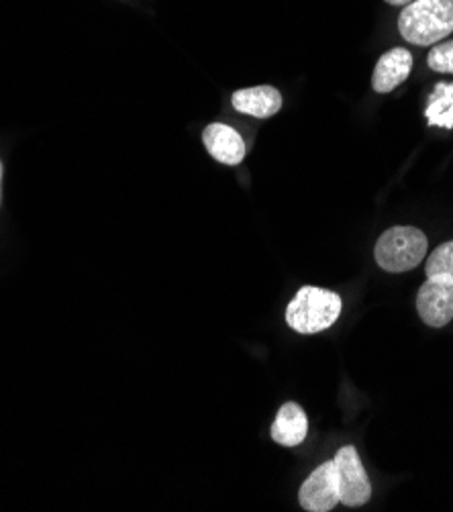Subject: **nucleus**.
<instances>
[{
    "instance_id": "nucleus-1",
    "label": "nucleus",
    "mask_w": 453,
    "mask_h": 512,
    "mask_svg": "<svg viewBox=\"0 0 453 512\" xmlns=\"http://www.w3.org/2000/svg\"><path fill=\"white\" fill-rule=\"evenodd\" d=\"M398 31L413 45H435L453 31V0H413L398 17Z\"/></svg>"
},
{
    "instance_id": "nucleus-14",
    "label": "nucleus",
    "mask_w": 453,
    "mask_h": 512,
    "mask_svg": "<svg viewBox=\"0 0 453 512\" xmlns=\"http://www.w3.org/2000/svg\"><path fill=\"white\" fill-rule=\"evenodd\" d=\"M386 3L392 7H407L409 3H413V0H386Z\"/></svg>"
},
{
    "instance_id": "nucleus-3",
    "label": "nucleus",
    "mask_w": 453,
    "mask_h": 512,
    "mask_svg": "<svg viewBox=\"0 0 453 512\" xmlns=\"http://www.w3.org/2000/svg\"><path fill=\"white\" fill-rule=\"evenodd\" d=\"M427 253V237L415 227H392L376 243V264L390 272L402 274L415 270Z\"/></svg>"
},
{
    "instance_id": "nucleus-13",
    "label": "nucleus",
    "mask_w": 453,
    "mask_h": 512,
    "mask_svg": "<svg viewBox=\"0 0 453 512\" xmlns=\"http://www.w3.org/2000/svg\"><path fill=\"white\" fill-rule=\"evenodd\" d=\"M427 64L433 72L439 74H453V41L435 43L429 51Z\"/></svg>"
},
{
    "instance_id": "nucleus-2",
    "label": "nucleus",
    "mask_w": 453,
    "mask_h": 512,
    "mask_svg": "<svg viewBox=\"0 0 453 512\" xmlns=\"http://www.w3.org/2000/svg\"><path fill=\"white\" fill-rule=\"evenodd\" d=\"M341 309L343 300L339 294L317 286H305L288 304L286 323L302 335L321 333L339 319Z\"/></svg>"
},
{
    "instance_id": "nucleus-8",
    "label": "nucleus",
    "mask_w": 453,
    "mask_h": 512,
    "mask_svg": "<svg viewBox=\"0 0 453 512\" xmlns=\"http://www.w3.org/2000/svg\"><path fill=\"white\" fill-rule=\"evenodd\" d=\"M203 141L211 156L225 166H239L245 158L243 137L229 125L213 123L205 129Z\"/></svg>"
},
{
    "instance_id": "nucleus-7",
    "label": "nucleus",
    "mask_w": 453,
    "mask_h": 512,
    "mask_svg": "<svg viewBox=\"0 0 453 512\" xmlns=\"http://www.w3.org/2000/svg\"><path fill=\"white\" fill-rule=\"evenodd\" d=\"M413 70V56L405 47H394L378 60L372 76V86L376 92L386 94L398 88L409 78Z\"/></svg>"
},
{
    "instance_id": "nucleus-12",
    "label": "nucleus",
    "mask_w": 453,
    "mask_h": 512,
    "mask_svg": "<svg viewBox=\"0 0 453 512\" xmlns=\"http://www.w3.org/2000/svg\"><path fill=\"white\" fill-rule=\"evenodd\" d=\"M427 278H445L453 280V241L439 245L427 260L425 266Z\"/></svg>"
},
{
    "instance_id": "nucleus-6",
    "label": "nucleus",
    "mask_w": 453,
    "mask_h": 512,
    "mask_svg": "<svg viewBox=\"0 0 453 512\" xmlns=\"http://www.w3.org/2000/svg\"><path fill=\"white\" fill-rule=\"evenodd\" d=\"M417 313L425 325L445 327L453 319V280L429 278L417 294Z\"/></svg>"
},
{
    "instance_id": "nucleus-10",
    "label": "nucleus",
    "mask_w": 453,
    "mask_h": 512,
    "mask_svg": "<svg viewBox=\"0 0 453 512\" xmlns=\"http://www.w3.org/2000/svg\"><path fill=\"white\" fill-rule=\"evenodd\" d=\"M309 419L296 402H286L272 425V439L284 447H296L307 439Z\"/></svg>"
},
{
    "instance_id": "nucleus-9",
    "label": "nucleus",
    "mask_w": 453,
    "mask_h": 512,
    "mask_svg": "<svg viewBox=\"0 0 453 512\" xmlns=\"http://www.w3.org/2000/svg\"><path fill=\"white\" fill-rule=\"evenodd\" d=\"M233 109L258 119L274 117L282 109V94L274 86H256L237 90L231 98Z\"/></svg>"
},
{
    "instance_id": "nucleus-5",
    "label": "nucleus",
    "mask_w": 453,
    "mask_h": 512,
    "mask_svg": "<svg viewBox=\"0 0 453 512\" xmlns=\"http://www.w3.org/2000/svg\"><path fill=\"white\" fill-rule=\"evenodd\" d=\"M300 506L309 512H329L341 502L339 494V480L335 462H325L319 466L307 480L300 486L298 492Z\"/></svg>"
},
{
    "instance_id": "nucleus-4",
    "label": "nucleus",
    "mask_w": 453,
    "mask_h": 512,
    "mask_svg": "<svg viewBox=\"0 0 453 512\" xmlns=\"http://www.w3.org/2000/svg\"><path fill=\"white\" fill-rule=\"evenodd\" d=\"M335 470L339 480L341 504L345 506H364L372 496V484L364 470L362 459L356 447L345 445L335 455Z\"/></svg>"
},
{
    "instance_id": "nucleus-11",
    "label": "nucleus",
    "mask_w": 453,
    "mask_h": 512,
    "mask_svg": "<svg viewBox=\"0 0 453 512\" xmlns=\"http://www.w3.org/2000/svg\"><path fill=\"white\" fill-rule=\"evenodd\" d=\"M425 117L429 127L453 129V82L435 84L427 102Z\"/></svg>"
},
{
    "instance_id": "nucleus-15",
    "label": "nucleus",
    "mask_w": 453,
    "mask_h": 512,
    "mask_svg": "<svg viewBox=\"0 0 453 512\" xmlns=\"http://www.w3.org/2000/svg\"><path fill=\"white\" fill-rule=\"evenodd\" d=\"M0 180H3V164H0Z\"/></svg>"
}]
</instances>
